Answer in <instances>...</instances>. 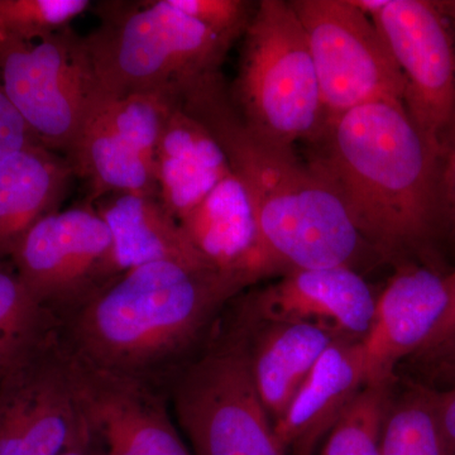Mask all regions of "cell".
<instances>
[{
    "mask_svg": "<svg viewBox=\"0 0 455 455\" xmlns=\"http://www.w3.org/2000/svg\"><path fill=\"white\" fill-rule=\"evenodd\" d=\"M244 289L208 263H148L124 272L57 333L92 366L167 395Z\"/></svg>",
    "mask_w": 455,
    "mask_h": 455,
    "instance_id": "1",
    "label": "cell"
},
{
    "mask_svg": "<svg viewBox=\"0 0 455 455\" xmlns=\"http://www.w3.org/2000/svg\"><path fill=\"white\" fill-rule=\"evenodd\" d=\"M307 164L343 204L362 241L406 265L439 227V158L403 100L377 101L324 122Z\"/></svg>",
    "mask_w": 455,
    "mask_h": 455,
    "instance_id": "2",
    "label": "cell"
},
{
    "mask_svg": "<svg viewBox=\"0 0 455 455\" xmlns=\"http://www.w3.org/2000/svg\"><path fill=\"white\" fill-rule=\"evenodd\" d=\"M176 101L211 132L248 191L269 277L352 267L363 241L339 197L295 148L267 142L244 124L220 71L180 86Z\"/></svg>",
    "mask_w": 455,
    "mask_h": 455,
    "instance_id": "3",
    "label": "cell"
},
{
    "mask_svg": "<svg viewBox=\"0 0 455 455\" xmlns=\"http://www.w3.org/2000/svg\"><path fill=\"white\" fill-rule=\"evenodd\" d=\"M97 16L100 22L85 41L106 98L175 92L218 73L235 44L167 0L101 2Z\"/></svg>",
    "mask_w": 455,
    "mask_h": 455,
    "instance_id": "4",
    "label": "cell"
},
{
    "mask_svg": "<svg viewBox=\"0 0 455 455\" xmlns=\"http://www.w3.org/2000/svg\"><path fill=\"white\" fill-rule=\"evenodd\" d=\"M243 38L229 89L242 121L260 139L284 148L309 142L324 125V107L307 35L291 3H257Z\"/></svg>",
    "mask_w": 455,
    "mask_h": 455,
    "instance_id": "5",
    "label": "cell"
},
{
    "mask_svg": "<svg viewBox=\"0 0 455 455\" xmlns=\"http://www.w3.org/2000/svg\"><path fill=\"white\" fill-rule=\"evenodd\" d=\"M167 396L194 455L286 454L254 386L247 339L235 316L220 317Z\"/></svg>",
    "mask_w": 455,
    "mask_h": 455,
    "instance_id": "6",
    "label": "cell"
},
{
    "mask_svg": "<svg viewBox=\"0 0 455 455\" xmlns=\"http://www.w3.org/2000/svg\"><path fill=\"white\" fill-rule=\"evenodd\" d=\"M0 73L12 104L36 140L64 157L106 98L85 36L73 27L37 44H0Z\"/></svg>",
    "mask_w": 455,
    "mask_h": 455,
    "instance_id": "7",
    "label": "cell"
},
{
    "mask_svg": "<svg viewBox=\"0 0 455 455\" xmlns=\"http://www.w3.org/2000/svg\"><path fill=\"white\" fill-rule=\"evenodd\" d=\"M8 260L57 324L123 275L114 259L109 228L86 199L38 220Z\"/></svg>",
    "mask_w": 455,
    "mask_h": 455,
    "instance_id": "8",
    "label": "cell"
},
{
    "mask_svg": "<svg viewBox=\"0 0 455 455\" xmlns=\"http://www.w3.org/2000/svg\"><path fill=\"white\" fill-rule=\"evenodd\" d=\"M290 3L307 35L325 121L366 104L403 100V76L370 17L350 0Z\"/></svg>",
    "mask_w": 455,
    "mask_h": 455,
    "instance_id": "9",
    "label": "cell"
},
{
    "mask_svg": "<svg viewBox=\"0 0 455 455\" xmlns=\"http://www.w3.org/2000/svg\"><path fill=\"white\" fill-rule=\"evenodd\" d=\"M403 80L406 112L442 157L455 122V47L439 2L387 0L371 17Z\"/></svg>",
    "mask_w": 455,
    "mask_h": 455,
    "instance_id": "10",
    "label": "cell"
},
{
    "mask_svg": "<svg viewBox=\"0 0 455 455\" xmlns=\"http://www.w3.org/2000/svg\"><path fill=\"white\" fill-rule=\"evenodd\" d=\"M61 348L92 455H194L173 423L166 394Z\"/></svg>",
    "mask_w": 455,
    "mask_h": 455,
    "instance_id": "11",
    "label": "cell"
},
{
    "mask_svg": "<svg viewBox=\"0 0 455 455\" xmlns=\"http://www.w3.org/2000/svg\"><path fill=\"white\" fill-rule=\"evenodd\" d=\"M77 425L56 329L5 364L0 379V455H61Z\"/></svg>",
    "mask_w": 455,
    "mask_h": 455,
    "instance_id": "12",
    "label": "cell"
},
{
    "mask_svg": "<svg viewBox=\"0 0 455 455\" xmlns=\"http://www.w3.org/2000/svg\"><path fill=\"white\" fill-rule=\"evenodd\" d=\"M376 299L352 267L301 269L245 296L238 307L262 323H307L338 339L362 340L372 324Z\"/></svg>",
    "mask_w": 455,
    "mask_h": 455,
    "instance_id": "13",
    "label": "cell"
},
{
    "mask_svg": "<svg viewBox=\"0 0 455 455\" xmlns=\"http://www.w3.org/2000/svg\"><path fill=\"white\" fill-rule=\"evenodd\" d=\"M445 276L418 263H406L376 299L372 324L361 340L367 382L394 379L401 359L416 355L447 307Z\"/></svg>",
    "mask_w": 455,
    "mask_h": 455,
    "instance_id": "14",
    "label": "cell"
},
{
    "mask_svg": "<svg viewBox=\"0 0 455 455\" xmlns=\"http://www.w3.org/2000/svg\"><path fill=\"white\" fill-rule=\"evenodd\" d=\"M208 265L245 287L268 277L252 200L235 173L179 220Z\"/></svg>",
    "mask_w": 455,
    "mask_h": 455,
    "instance_id": "15",
    "label": "cell"
},
{
    "mask_svg": "<svg viewBox=\"0 0 455 455\" xmlns=\"http://www.w3.org/2000/svg\"><path fill=\"white\" fill-rule=\"evenodd\" d=\"M367 383L361 340L337 339L313 368L291 405L274 425L284 453L313 455L341 412Z\"/></svg>",
    "mask_w": 455,
    "mask_h": 455,
    "instance_id": "16",
    "label": "cell"
},
{
    "mask_svg": "<svg viewBox=\"0 0 455 455\" xmlns=\"http://www.w3.org/2000/svg\"><path fill=\"white\" fill-rule=\"evenodd\" d=\"M256 390L272 424L284 415L317 361L338 338L307 323H262L236 307Z\"/></svg>",
    "mask_w": 455,
    "mask_h": 455,
    "instance_id": "17",
    "label": "cell"
},
{
    "mask_svg": "<svg viewBox=\"0 0 455 455\" xmlns=\"http://www.w3.org/2000/svg\"><path fill=\"white\" fill-rule=\"evenodd\" d=\"M230 172L218 140L176 101L156 152V176L164 208L181 220Z\"/></svg>",
    "mask_w": 455,
    "mask_h": 455,
    "instance_id": "18",
    "label": "cell"
},
{
    "mask_svg": "<svg viewBox=\"0 0 455 455\" xmlns=\"http://www.w3.org/2000/svg\"><path fill=\"white\" fill-rule=\"evenodd\" d=\"M74 178L68 158L41 145L0 164V259H9L38 220L60 211Z\"/></svg>",
    "mask_w": 455,
    "mask_h": 455,
    "instance_id": "19",
    "label": "cell"
},
{
    "mask_svg": "<svg viewBox=\"0 0 455 455\" xmlns=\"http://www.w3.org/2000/svg\"><path fill=\"white\" fill-rule=\"evenodd\" d=\"M94 205L109 228L121 274L155 262L206 263L160 197L119 194Z\"/></svg>",
    "mask_w": 455,
    "mask_h": 455,
    "instance_id": "20",
    "label": "cell"
},
{
    "mask_svg": "<svg viewBox=\"0 0 455 455\" xmlns=\"http://www.w3.org/2000/svg\"><path fill=\"white\" fill-rule=\"evenodd\" d=\"M99 106L66 157L75 178L86 182V200L95 204L119 194L160 197L154 164L110 128Z\"/></svg>",
    "mask_w": 455,
    "mask_h": 455,
    "instance_id": "21",
    "label": "cell"
},
{
    "mask_svg": "<svg viewBox=\"0 0 455 455\" xmlns=\"http://www.w3.org/2000/svg\"><path fill=\"white\" fill-rule=\"evenodd\" d=\"M394 381L367 382L329 431L320 455H379L383 427L394 403Z\"/></svg>",
    "mask_w": 455,
    "mask_h": 455,
    "instance_id": "22",
    "label": "cell"
},
{
    "mask_svg": "<svg viewBox=\"0 0 455 455\" xmlns=\"http://www.w3.org/2000/svg\"><path fill=\"white\" fill-rule=\"evenodd\" d=\"M379 455H449L433 390L415 387L394 400L383 427Z\"/></svg>",
    "mask_w": 455,
    "mask_h": 455,
    "instance_id": "23",
    "label": "cell"
},
{
    "mask_svg": "<svg viewBox=\"0 0 455 455\" xmlns=\"http://www.w3.org/2000/svg\"><path fill=\"white\" fill-rule=\"evenodd\" d=\"M57 320L37 304L8 259H0V359L12 361L44 340Z\"/></svg>",
    "mask_w": 455,
    "mask_h": 455,
    "instance_id": "24",
    "label": "cell"
},
{
    "mask_svg": "<svg viewBox=\"0 0 455 455\" xmlns=\"http://www.w3.org/2000/svg\"><path fill=\"white\" fill-rule=\"evenodd\" d=\"M175 98V92H133L104 98L99 109L110 128L156 167V152Z\"/></svg>",
    "mask_w": 455,
    "mask_h": 455,
    "instance_id": "25",
    "label": "cell"
},
{
    "mask_svg": "<svg viewBox=\"0 0 455 455\" xmlns=\"http://www.w3.org/2000/svg\"><path fill=\"white\" fill-rule=\"evenodd\" d=\"M89 0H0V44H33L71 27Z\"/></svg>",
    "mask_w": 455,
    "mask_h": 455,
    "instance_id": "26",
    "label": "cell"
},
{
    "mask_svg": "<svg viewBox=\"0 0 455 455\" xmlns=\"http://www.w3.org/2000/svg\"><path fill=\"white\" fill-rule=\"evenodd\" d=\"M171 7L235 42L244 35L257 3L244 0H167Z\"/></svg>",
    "mask_w": 455,
    "mask_h": 455,
    "instance_id": "27",
    "label": "cell"
},
{
    "mask_svg": "<svg viewBox=\"0 0 455 455\" xmlns=\"http://www.w3.org/2000/svg\"><path fill=\"white\" fill-rule=\"evenodd\" d=\"M40 145L12 104L0 73V164L27 147Z\"/></svg>",
    "mask_w": 455,
    "mask_h": 455,
    "instance_id": "28",
    "label": "cell"
},
{
    "mask_svg": "<svg viewBox=\"0 0 455 455\" xmlns=\"http://www.w3.org/2000/svg\"><path fill=\"white\" fill-rule=\"evenodd\" d=\"M438 214L455 235V122L439 160Z\"/></svg>",
    "mask_w": 455,
    "mask_h": 455,
    "instance_id": "29",
    "label": "cell"
},
{
    "mask_svg": "<svg viewBox=\"0 0 455 455\" xmlns=\"http://www.w3.org/2000/svg\"><path fill=\"white\" fill-rule=\"evenodd\" d=\"M445 283H447L448 292L447 307L429 337L424 341L423 347L416 353L418 355H424L440 344L455 338V269L451 274L445 275Z\"/></svg>",
    "mask_w": 455,
    "mask_h": 455,
    "instance_id": "30",
    "label": "cell"
},
{
    "mask_svg": "<svg viewBox=\"0 0 455 455\" xmlns=\"http://www.w3.org/2000/svg\"><path fill=\"white\" fill-rule=\"evenodd\" d=\"M436 416L449 455H455V385L448 390L433 391Z\"/></svg>",
    "mask_w": 455,
    "mask_h": 455,
    "instance_id": "31",
    "label": "cell"
},
{
    "mask_svg": "<svg viewBox=\"0 0 455 455\" xmlns=\"http://www.w3.org/2000/svg\"><path fill=\"white\" fill-rule=\"evenodd\" d=\"M433 367L434 372L455 385V338L419 355Z\"/></svg>",
    "mask_w": 455,
    "mask_h": 455,
    "instance_id": "32",
    "label": "cell"
},
{
    "mask_svg": "<svg viewBox=\"0 0 455 455\" xmlns=\"http://www.w3.org/2000/svg\"><path fill=\"white\" fill-rule=\"evenodd\" d=\"M61 455H92L90 453L88 436H86L80 416L76 433H75L73 440H71L70 444L68 445V448L65 449L64 453Z\"/></svg>",
    "mask_w": 455,
    "mask_h": 455,
    "instance_id": "33",
    "label": "cell"
},
{
    "mask_svg": "<svg viewBox=\"0 0 455 455\" xmlns=\"http://www.w3.org/2000/svg\"><path fill=\"white\" fill-rule=\"evenodd\" d=\"M440 7L444 12L445 17L448 18L449 25L455 32V0H449V2H439Z\"/></svg>",
    "mask_w": 455,
    "mask_h": 455,
    "instance_id": "34",
    "label": "cell"
},
{
    "mask_svg": "<svg viewBox=\"0 0 455 455\" xmlns=\"http://www.w3.org/2000/svg\"><path fill=\"white\" fill-rule=\"evenodd\" d=\"M7 363L8 362H4L0 359V379H2L3 372H4L5 364Z\"/></svg>",
    "mask_w": 455,
    "mask_h": 455,
    "instance_id": "35",
    "label": "cell"
}]
</instances>
